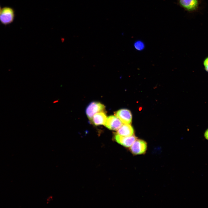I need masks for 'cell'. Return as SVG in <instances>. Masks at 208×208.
I'll return each mask as SVG.
<instances>
[{
  "instance_id": "obj_1",
  "label": "cell",
  "mask_w": 208,
  "mask_h": 208,
  "mask_svg": "<svg viewBox=\"0 0 208 208\" xmlns=\"http://www.w3.org/2000/svg\"><path fill=\"white\" fill-rule=\"evenodd\" d=\"M177 2L181 8L190 13H200L203 9L201 0H177Z\"/></svg>"
},
{
  "instance_id": "obj_2",
  "label": "cell",
  "mask_w": 208,
  "mask_h": 208,
  "mask_svg": "<svg viewBox=\"0 0 208 208\" xmlns=\"http://www.w3.org/2000/svg\"><path fill=\"white\" fill-rule=\"evenodd\" d=\"M15 17V11L13 8L7 6L2 8L0 12V22L2 24L7 25L11 24Z\"/></svg>"
},
{
  "instance_id": "obj_3",
  "label": "cell",
  "mask_w": 208,
  "mask_h": 208,
  "mask_svg": "<svg viewBox=\"0 0 208 208\" xmlns=\"http://www.w3.org/2000/svg\"><path fill=\"white\" fill-rule=\"evenodd\" d=\"M129 148L130 152L133 155H144L147 150V143L143 140L137 139Z\"/></svg>"
},
{
  "instance_id": "obj_4",
  "label": "cell",
  "mask_w": 208,
  "mask_h": 208,
  "mask_svg": "<svg viewBox=\"0 0 208 208\" xmlns=\"http://www.w3.org/2000/svg\"><path fill=\"white\" fill-rule=\"evenodd\" d=\"M105 109V106L101 103L98 102H92L90 103L86 109V114L91 122L94 115L96 113L103 112Z\"/></svg>"
},
{
  "instance_id": "obj_5",
  "label": "cell",
  "mask_w": 208,
  "mask_h": 208,
  "mask_svg": "<svg viewBox=\"0 0 208 208\" xmlns=\"http://www.w3.org/2000/svg\"><path fill=\"white\" fill-rule=\"evenodd\" d=\"M115 116L125 124H130L132 122V116L131 112L126 109H119L114 112Z\"/></svg>"
},
{
  "instance_id": "obj_6",
  "label": "cell",
  "mask_w": 208,
  "mask_h": 208,
  "mask_svg": "<svg viewBox=\"0 0 208 208\" xmlns=\"http://www.w3.org/2000/svg\"><path fill=\"white\" fill-rule=\"evenodd\" d=\"M115 140L118 143L126 148H129L137 139L134 135L129 137H124L118 134L115 135Z\"/></svg>"
},
{
  "instance_id": "obj_7",
  "label": "cell",
  "mask_w": 208,
  "mask_h": 208,
  "mask_svg": "<svg viewBox=\"0 0 208 208\" xmlns=\"http://www.w3.org/2000/svg\"><path fill=\"white\" fill-rule=\"evenodd\" d=\"M108 129L113 130H118L122 125V122L116 116H110L108 117L104 124Z\"/></svg>"
},
{
  "instance_id": "obj_8",
  "label": "cell",
  "mask_w": 208,
  "mask_h": 208,
  "mask_svg": "<svg viewBox=\"0 0 208 208\" xmlns=\"http://www.w3.org/2000/svg\"><path fill=\"white\" fill-rule=\"evenodd\" d=\"M134 131L133 127L129 124H122L118 130L117 134L124 137H129L133 135Z\"/></svg>"
},
{
  "instance_id": "obj_9",
  "label": "cell",
  "mask_w": 208,
  "mask_h": 208,
  "mask_svg": "<svg viewBox=\"0 0 208 208\" xmlns=\"http://www.w3.org/2000/svg\"><path fill=\"white\" fill-rule=\"evenodd\" d=\"M107 117L104 112H101L95 114L93 116L91 122L95 125H104Z\"/></svg>"
},
{
  "instance_id": "obj_10",
  "label": "cell",
  "mask_w": 208,
  "mask_h": 208,
  "mask_svg": "<svg viewBox=\"0 0 208 208\" xmlns=\"http://www.w3.org/2000/svg\"><path fill=\"white\" fill-rule=\"evenodd\" d=\"M134 48L137 51H142L145 47L144 43L142 40H138L135 41L134 43Z\"/></svg>"
},
{
  "instance_id": "obj_11",
  "label": "cell",
  "mask_w": 208,
  "mask_h": 208,
  "mask_svg": "<svg viewBox=\"0 0 208 208\" xmlns=\"http://www.w3.org/2000/svg\"><path fill=\"white\" fill-rule=\"evenodd\" d=\"M203 65L206 71L208 72V57L205 58L204 60Z\"/></svg>"
},
{
  "instance_id": "obj_12",
  "label": "cell",
  "mask_w": 208,
  "mask_h": 208,
  "mask_svg": "<svg viewBox=\"0 0 208 208\" xmlns=\"http://www.w3.org/2000/svg\"><path fill=\"white\" fill-rule=\"evenodd\" d=\"M204 135L205 138L208 140V129L206 131Z\"/></svg>"
},
{
  "instance_id": "obj_13",
  "label": "cell",
  "mask_w": 208,
  "mask_h": 208,
  "mask_svg": "<svg viewBox=\"0 0 208 208\" xmlns=\"http://www.w3.org/2000/svg\"><path fill=\"white\" fill-rule=\"evenodd\" d=\"M1 9H2V8H1V5H0V12L1 11Z\"/></svg>"
}]
</instances>
